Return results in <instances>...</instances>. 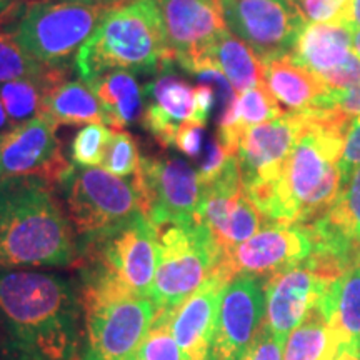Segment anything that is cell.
<instances>
[{"label":"cell","instance_id":"cell-1","mask_svg":"<svg viewBox=\"0 0 360 360\" xmlns=\"http://www.w3.org/2000/svg\"><path fill=\"white\" fill-rule=\"evenodd\" d=\"M349 117L334 107L309 112V122L272 180L244 187L267 224H310L342 188L340 157Z\"/></svg>","mask_w":360,"mask_h":360},{"label":"cell","instance_id":"cell-2","mask_svg":"<svg viewBox=\"0 0 360 360\" xmlns=\"http://www.w3.org/2000/svg\"><path fill=\"white\" fill-rule=\"evenodd\" d=\"M80 297L67 278L0 270V319L15 360H80Z\"/></svg>","mask_w":360,"mask_h":360},{"label":"cell","instance_id":"cell-3","mask_svg":"<svg viewBox=\"0 0 360 360\" xmlns=\"http://www.w3.org/2000/svg\"><path fill=\"white\" fill-rule=\"evenodd\" d=\"M77 262L70 220L42 179L0 182V270L65 267Z\"/></svg>","mask_w":360,"mask_h":360},{"label":"cell","instance_id":"cell-4","mask_svg":"<svg viewBox=\"0 0 360 360\" xmlns=\"http://www.w3.org/2000/svg\"><path fill=\"white\" fill-rule=\"evenodd\" d=\"M75 67L82 80L112 70L159 74L175 67L155 0H135L107 13L79 49Z\"/></svg>","mask_w":360,"mask_h":360},{"label":"cell","instance_id":"cell-5","mask_svg":"<svg viewBox=\"0 0 360 360\" xmlns=\"http://www.w3.org/2000/svg\"><path fill=\"white\" fill-rule=\"evenodd\" d=\"M80 272L79 297L85 321V347L80 360H137L154 326L155 305L102 274Z\"/></svg>","mask_w":360,"mask_h":360},{"label":"cell","instance_id":"cell-6","mask_svg":"<svg viewBox=\"0 0 360 360\" xmlns=\"http://www.w3.org/2000/svg\"><path fill=\"white\" fill-rule=\"evenodd\" d=\"M112 7L70 0H15L0 17V27L45 65H62L101 25Z\"/></svg>","mask_w":360,"mask_h":360},{"label":"cell","instance_id":"cell-7","mask_svg":"<svg viewBox=\"0 0 360 360\" xmlns=\"http://www.w3.org/2000/svg\"><path fill=\"white\" fill-rule=\"evenodd\" d=\"M159 242L160 260L150 300L157 312H165L177 309L217 274L224 252L197 222L160 227Z\"/></svg>","mask_w":360,"mask_h":360},{"label":"cell","instance_id":"cell-8","mask_svg":"<svg viewBox=\"0 0 360 360\" xmlns=\"http://www.w3.org/2000/svg\"><path fill=\"white\" fill-rule=\"evenodd\" d=\"M62 187L67 214L80 242L110 236L143 217L132 182L103 169H74Z\"/></svg>","mask_w":360,"mask_h":360},{"label":"cell","instance_id":"cell-9","mask_svg":"<svg viewBox=\"0 0 360 360\" xmlns=\"http://www.w3.org/2000/svg\"><path fill=\"white\" fill-rule=\"evenodd\" d=\"M159 260V229L143 215L110 236L79 242L75 265L112 278L130 294L150 299Z\"/></svg>","mask_w":360,"mask_h":360},{"label":"cell","instance_id":"cell-10","mask_svg":"<svg viewBox=\"0 0 360 360\" xmlns=\"http://www.w3.org/2000/svg\"><path fill=\"white\" fill-rule=\"evenodd\" d=\"M130 182L143 215L154 227L195 222L202 184L197 169L187 160L172 155L142 157Z\"/></svg>","mask_w":360,"mask_h":360},{"label":"cell","instance_id":"cell-11","mask_svg":"<svg viewBox=\"0 0 360 360\" xmlns=\"http://www.w3.org/2000/svg\"><path fill=\"white\" fill-rule=\"evenodd\" d=\"M229 32L255 52L262 64L292 56L307 25L297 0H220Z\"/></svg>","mask_w":360,"mask_h":360},{"label":"cell","instance_id":"cell-12","mask_svg":"<svg viewBox=\"0 0 360 360\" xmlns=\"http://www.w3.org/2000/svg\"><path fill=\"white\" fill-rule=\"evenodd\" d=\"M142 125L160 147H174L179 130L187 124H209L215 109V92L207 84L192 85L174 67L160 70L146 85Z\"/></svg>","mask_w":360,"mask_h":360},{"label":"cell","instance_id":"cell-13","mask_svg":"<svg viewBox=\"0 0 360 360\" xmlns=\"http://www.w3.org/2000/svg\"><path fill=\"white\" fill-rule=\"evenodd\" d=\"M74 165L65 159L57 125L39 115L0 134V179L35 177L62 186Z\"/></svg>","mask_w":360,"mask_h":360},{"label":"cell","instance_id":"cell-14","mask_svg":"<svg viewBox=\"0 0 360 360\" xmlns=\"http://www.w3.org/2000/svg\"><path fill=\"white\" fill-rule=\"evenodd\" d=\"M312 250L307 224H269L244 244L224 252L220 269L231 278L240 274L269 278L302 265Z\"/></svg>","mask_w":360,"mask_h":360},{"label":"cell","instance_id":"cell-15","mask_svg":"<svg viewBox=\"0 0 360 360\" xmlns=\"http://www.w3.org/2000/svg\"><path fill=\"white\" fill-rule=\"evenodd\" d=\"M262 278L240 274L232 277L220 299L210 360H244L265 321Z\"/></svg>","mask_w":360,"mask_h":360},{"label":"cell","instance_id":"cell-16","mask_svg":"<svg viewBox=\"0 0 360 360\" xmlns=\"http://www.w3.org/2000/svg\"><path fill=\"white\" fill-rule=\"evenodd\" d=\"M352 34L349 24L307 22L292 57L332 92L354 89L360 85V57L354 51Z\"/></svg>","mask_w":360,"mask_h":360},{"label":"cell","instance_id":"cell-17","mask_svg":"<svg viewBox=\"0 0 360 360\" xmlns=\"http://www.w3.org/2000/svg\"><path fill=\"white\" fill-rule=\"evenodd\" d=\"M174 65L191 72L227 30L220 0H155Z\"/></svg>","mask_w":360,"mask_h":360},{"label":"cell","instance_id":"cell-18","mask_svg":"<svg viewBox=\"0 0 360 360\" xmlns=\"http://www.w3.org/2000/svg\"><path fill=\"white\" fill-rule=\"evenodd\" d=\"M309 122V112H285L278 119L250 127L237 146L244 187L272 180Z\"/></svg>","mask_w":360,"mask_h":360},{"label":"cell","instance_id":"cell-19","mask_svg":"<svg viewBox=\"0 0 360 360\" xmlns=\"http://www.w3.org/2000/svg\"><path fill=\"white\" fill-rule=\"evenodd\" d=\"M334 278L309 265H297L265 278V321L277 337L287 340L312 309L321 304Z\"/></svg>","mask_w":360,"mask_h":360},{"label":"cell","instance_id":"cell-20","mask_svg":"<svg viewBox=\"0 0 360 360\" xmlns=\"http://www.w3.org/2000/svg\"><path fill=\"white\" fill-rule=\"evenodd\" d=\"M231 277L219 267L202 289L170 310V330L191 360H210L220 299Z\"/></svg>","mask_w":360,"mask_h":360},{"label":"cell","instance_id":"cell-21","mask_svg":"<svg viewBox=\"0 0 360 360\" xmlns=\"http://www.w3.org/2000/svg\"><path fill=\"white\" fill-rule=\"evenodd\" d=\"M264 82L287 112H315L332 107L334 92L292 56L265 62Z\"/></svg>","mask_w":360,"mask_h":360},{"label":"cell","instance_id":"cell-22","mask_svg":"<svg viewBox=\"0 0 360 360\" xmlns=\"http://www.w3.org/2000/svg\"><path fill=\"white\" fill-rule=\"evenodd\" d=\"M84 82L101 102L109 127L125 130L141 122L146 109V87L139 84L132 72L112 70Z\"/></svg>","mask_w":360,"mask_h":360},{"label":"cell","instance_id":"cell-23","mask_svg":"<svg viewBox=\"0 0 360 360\" xmlns=\"http://www.w3.org/2000/svg\"><path fill=\"white\" fill-rule=\"evenodd\" d=\"M319 307L339 334L342 349L360 350V260L330 282Z\"/></svg>","mask_w":360,"mask_h":360},{"label":"cell","instance_id":"cell-24","mask_svg":"<svg viewBox=\"0 0 360 360\" xmlns=\"http://www.w3.org/2000/svg\"><path fill=\"white\" fill-rule=\"evenodd\" d=\"M214 67L222 72L237 94L264 84V64L249 45L229 32V29L210 45L209 51L193 64L191 74Z\"/></svg>","mask_w":360,"mask_h":360},{"label":"cell","instance_id":"cell-25","mask_svg":"<svg viewBox=\"0 0 360 360\" xmlns=\"http://www.w3.org/2000/svg\"><path fill=\"white\" fill-rule=\"evenodd\" d=\"M57 125H89L105 122L101 102L84 80L64 79L47 89L42 114Z\"/></svg>","mask_w":360,"mask_h":360},{"label":"cell","instance_id":"cell-26","mask_svg":"<svg viewBox=\"0 0 360 360\" xmlns=\"http://www.w3.org/2000/svg\"><path fill=\"white\" fill-rule=\"evenodd\" d=\"M287 110L270 94L267 85L260 84L257 87L244 90L237 96V101L231 110L222 119L217 120V134L225 146L237 154V146L240 137L250 127L278 119Z\"/></svg>","mask_w":360,"mask_h":360},{"label":"cell","instance_id":"cell-27","mask_svg":"<svg viewBox=\"0 0 360 360\" xmlns=\"http://www.w3.org/2000/svg\"><path fill=\"white\" fill-rule=\"evenodd\" d=\"M340 349L342 340L339 334L317 305L287 337L283 360H335Z\"/></svg>","mask_w":360,"mask_h":360},{"label":"cell","instance_id":"cell-28","mask_svg":"<svg viewBox=\"0 0 360 360\" xmlns=\"http://www.w3.org/2000/svg\"><path fill=\"white\" fill-rule=\"evenodd\" d=\"M67 79L64 65H53L42 79H20L0 84V101L12 125H20L42 114L44 96L53 84Z\"/></svg>","mask_w":360,"mask_h":360},{"label":"cell","instance_id":"cell-29","mask_svg":"<svg viewBox=\"0 0 360 360\" xmlns=\"http://www.w3.org/2000/svg\"><path fill=\"white\" fill-rule=\"evenodd\" d=\"M315 220L328 231L360 244V167L342 186L327 212Z\"/></svg>","mask_w":360,"mask_h":360},{"label":"cell","instance_id":"cell-30","mask_svg":"<svg viewBox=\"0 0 360 360\" xmlns=\"http://www.w3.org/2000/svg\"><path fill=\"white\" fill-rule=\"evenodd\" d=\"M52 67L29 56L11 34L0 29V84L20 79H42Z\"/></svg>","mask_w":360,"mask_h":360},{"label":"cell","instance_id":"cell-31","mask_svg":"<svg viewBox=\"0 0 360 360\" xmlns=\"http://www.w3.org/2000/svg\"><path fill=\"white\" fill-rule=\"evenodd\" d=\"M170 310L157 312L154 326L143 340L137 360H191L170 330Z\"/></svg>","mask_w":360,"mask_h":360},{"label":"cell","instance_id":"cell-32","mask_svg":"<svg viewBox=\"0 0 360 360\" xmlns=\"http://www.w3.org/2000/svg\"><path fill=\"white\" fill-rule=\"evenodd\" d=\"M112 130L102 124H89L80 129L70 143L72 164L79 167H97L102 165Z\"/></svg>","mask_w":360,"mask_h":360},{"label":"cell","instance_id":"cell-33","mask_svg":"<svg viewBox=\"0 0 360 360\" xmlns=\"http://www.w3.org/2000/svg\"><path fill=\"white\" fill-rule=\"evenodd\" d=\"M137 141L125 130H112V137L102 160V169L117 177H132L141 167Z\"/></svg>","mask_w":360,"mask_h":360},{"label":"cell","instance_id":"cell-34","mask_svg":"<svg viewBox=\"0 0 360 360\" xmlns=\"http://www.w3.org/2000/svg\"><path fill=\"white\" fill-rule=\"evenodd\" d=\"M305 19L321 24H347L354 0H297Z\"/></svg>","mask_w":360,"mask_h":360},{"label":"cell","instance_id":"cell-35","mask_svg":"<svg viewBox=\"0 0 360 360\" xmlns=\"http://www.w3.org/2000/svg\"><path fill=\"white\" fill-rule=\"evenodd\" d=\"M360 167V115L352 117L345 129L344 150L340 157L342 186L347 182L350 175Z\"/></svg>","mask_w":360,"mask_h":360},{"label":"cell","instance_id":"cell-36","mask_svg":"<svg viewBox=\"0 0 360 360\" xmlns=\"http://www.w3.org/2000/svg\"><path fill=\"white\" fill-rule=\"evenodd\" d=\"M285 342L274 334L270 328L262 326L259 330L257 337L252 342L249 352H247L244 360H283V349Z\"/></svg>","mask_w":360,"mask_h":360},{"label":"cell","instance_id":"cell-37","mask_svg":"<svg viewBox=\"0 0 360 360\" xmlns=\"http://www.w3.org/2000/svg\"><path fill=\"white\" fill-rule=\"evenodd\" d=\"M205 127L202 124H187L179 130L174 147L187 159L200 160L205 148Z\"/></svg>","mask_w":360,"mask_h":360},{"label":"cell","instance_id":"cell-38","mask_svg":"<svg viewBox=\"0 0 360 360\" xmlns=\"http://www.w3.org/2000/svg\"><path fill=\"white\" fill-rule=\"evenodd\" d=\"M332 107L349 119L360 115V85L344 92L332 94Z\"/></svg>","mask_w":360,"mask_h":360},{"label":"cell","instance_id":"cell-39","mask_svg":"<svg viewBox=\"0 0 360 360\" xmlns=\"http://www.w3.org/2000/svg\"><path fill=\"white\" fill-rule=\"evenodd\" d=\"M70 2H80V4H90V6H105V7H124L129 4L135 2V0H70Z\"/></svg>","mask_w":360,"mask_h":360},{"label":"cell","instance_id":"cell-40","mask_svg":"<svg viewBox=\"0 0 360 360\" xmlns=\"http://www.w3.org/2000/svg\"><path fill=\"white\" fill-rule=\"evenodd\" d=\"M12 127V124H11V119H8V115H7V110H6V107H4V103H2V101H0V134L2 132H6V130H8Z\"/></svg>","mask_w":360,"mask_h":360},{"label":"cell","instance_id":"cell-41","mask_svg":"<svg viewBox=\"0 0 360 360\" xmlns=\"http://www.w3.org/2000/svg\"><path fill=\"white\" fill-rule=\"evenodd\" d=\"M335 360H360V350L340 349L339 357H337Z\"/></svg>","mask_w":360,"mask_h":360},{"label":"cell","instance_id":"cell-42","mask_svg":"<svg viewBox=\"0 0 360 360\" xmlns=\"http://www.w3.org/2000/svg\"><path fill=\"white\" fill-rule=\"evenodd\" d=\"M352 45H354V51L357 56L360 57V29H354L352 34Z\"/></svg>","mask_w":360,"mask_h":360},{"label":"cell","instance_id":"cell-43","mask_svg":"<svg viewBox=\"0 0 360 360\" xmlns=\"http://www.w3.org/2000/svg\"><path fill=\"white\" fill-rule=\"evenodd\" d=\"M13 2H15V0H0V17L8 11V7H11Z\"/></svg>","mask_w":360,"mask_h":360},{"label":"cell","instance_id":"cell-44","mask_svg":"<svg viewBox=\"0 0 360 360\" xmlns=\"http://www.w3.org/2000/svg\"><path fill=\"white\" fill-rule=\"evenodd\" d=\"M0 182H2V179H0Z\"/></svg>","mask_w":360,"mask_h":360}]
</instances>
